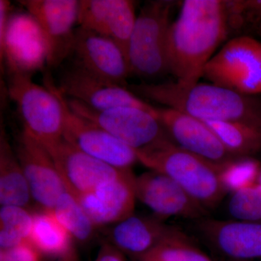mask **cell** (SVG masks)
Instances as JSON below:
<instances>
[{
  "instance_id": "7c38bea8",
  "label": "cell",
  "mask_w": 261,
  "mask_h": 261,
  "mask_svg": "<svg viewBox=\"0 0 261 261\" xmlns=\"http://www.w3.org/2000/svg\"><path fill=\"white\" fill-rule=\"evenodd\" d=\"M135 190L137 200L163 221L170 217L195 221L207 217L208 214V211L176 181L161 173L150 171L136 176Z\"/></svg>"
},
{
  "instance_id": "d6986e66",
  "label": "cell",
  "mask_w": 261,
  "mask_h": 261,
  "mask_svg": "<svg viewBox=\"0 0 261 261\" xmlns=\"http://www.w3.org/2000/svg\"><path fill=\"white\" fill-rule=\"evenodd\" d=\"M184 232L155 216L134 214L115 224L108 233L110 243L132 258L140 256L168 239Z\"/></svg>"
},
{
  "instance_id": "e0dca14e",
  "label": "cell",
  "mask_w": 261,
  "mask_h": 261,
  "mask_svg": "<svg viewBox=\"0 0 261 261\" xmlns=\"http://www.w3.org/2000/svg\"><path fill=\"white\" fill-rule=\"evenodd\" d=\"M137 16L135 2L130 0L80 1V28L112 39L126 57Z\"/></svg>"
},
{
  "instance_id": "7a4b0ae2",
  "label": "cell",
  "mask_w": 261,
  "mask_h": 261,
  "mask_svg": "<svg viewBox=\"0 0 261 261\" xmlns=\"http://www.w3.org/2000/svg\"><path fill=\"white\" fill-rule=\"evenodd\" d=\"M136 95L177 110L202 121L232 122L261 136V99L213 84L184 86L176 82L130 85Z\"/></svg>"
},
{
  "instance_id": "8fae6325",
  "label": "cell",
  "mask_w": 261,
  "mask_h": 261,
  "mask_svg": "<svg viewBox=\"0 0 261 261\" xmlns=\"http://www.w3.org/2000/svg\"><path fill=\"white\" fill-rule=\"evenodd\" d=\"M65 97V96H64ZM63 139L84 153L122 169L139 162L137 151L70 109L64 99Z\"/></svg>"
},
{
  "instance_id": "ba28073f",
  "label": "cell",
  "mask_w": 261,
  "mask_h": 261,
  "mask_svg": "<svg viewBox=\"0 0 261 261\" xmlns=\"http://www.w3.org/2000/svg\"><path fill=\"white\" fill-rule=\"evenodd\" d=\"M20 3L40 29L48 64L57 66L71 51L74 25L78 23L80 1L24 0Z\"/></svg>"
},
{
  "instance_id": "484cf974",
  "label": "cell",
  "mask_w": 261,
  "mask_h": 261,
  "mask_svg": "<svg viewBox=\"0 0 261 261\" xmlns=\"http://www.w3.org/2000/svg\"><path fill=\"white\" fill-rule=\"evenodd\" d=\"M260 170L253 158H237L220 165V178L227 193L233 194L257 183Z\"/></svg>"
},
{
  "instance_id": "5b68a950",
  "label": "cell",
  "mask_w": 261,
  "mask_h": 261,
  "mask_svg": "<svg viewBox=\"0 0 261 261\" xmlns=\"http://www.w3.org/2000/svg\"><path fill=\"white\" fill-rule=\"evenodd\" d=\"M175 2H147L136 19L128 44L130 74L153 78L168 73L166 47Z\"/></svg>"
},
{
  "instance_id": "8992f818",
  "label": "cell",
  "mask_w": 261,
  "mask_h": 261,
  "mask_svg": "<svg viewBox=\"0 0 261 261\" xmlns=\"http://www.w3.org/2000/svg\"><path fill=\"white\" fill-rule=\"evenodd\" d=\"M203 77L240 93L261 94V42L248 36L230 39L206 65Z\"/></svg>"
},
{
  "instance_id": "2e32d148",
  "label": "cell",
  "mask_w": 261,
  "mask_h": 261,
  "mask_svg": "<svg viewBox=\"0 0 261 261\" xmlns=\"http://www.w3.org/2000/svg\"><path fill=\"white\" fill-rule=\"evenodd\" d=\"M155 113L168 137L181 148L216 164L237 159L205 122L172 108L155 107Z\"/></svg>"
},
{
  "instance_id": "ac0fdd59",
  "label": "cell",
  "mask_w": 261,
  "mask_h": 261,
  "mask_svg": "<svg viewBox=\"0 0 261 261\" xmlns=\"http://www.w3.org/2000/svg\"><path fill=\"white\" fill-rule=\"evenodd\" d=\"M135 177L128 170L114 181L76 197L96 227L118 224L135 214Z\"/></svg>"
},
{
  "instance_id": "d4e9b609",
  "label": "cell",
  "mask_w": 261,
  "mask_h": 261,
  "mask_svg": "<svg viewBox=\"0 0 261 261\" xmlns=\"http://www.w3.org/2000/svg\"><path fill=\"white\" fill-rule=\"evenodd\" d=\"M136 261H214L195 246L185 232L168 239L152 250L134 258Z\"/></svg>"
},
{
  "instance_id": "30bf717a",
  "label": "cell",
  "mask_w": 261,
  "mask_h": 261,
  "mask_svg": "<svg viewBox=\"0 0 261 261\" xmlns=\"http://www.w3.org/2000/svg\"><path fill=\"white\" fill-rule=\"evenodd\" d=\"M14 149L28 181L33 200L42 210L53 211L66 189L50 154L25 130L18 135Z\"/></svg>"
},
{
  "instance_id": "4dcf8cb0",
  "label": "cell",
  "mask_w": 261,
  "mask_h": 261,
  "mask_svg": "<svg viewBox=\"0 0 261 261\" xmlns=\"http://www.w3.org/2000/svg\"><path fill=\"white\" fill-rule=\"evenodd\" d=\"M61 261H79L78 255L74 246L72 247L69 251L61 257Z\"/></svg>"
},
{
  "instance_id": "44dd1931",
  "label": "cell",
  "mask_w": 261,
  "mask_h": 261,
  "mask_svg": "<svg viewBox=\"0 0 261 261\" xmlns=\"http://www.w3.org/2000/svg\"><path fill=\"white\" fill-rule=\"evenodd\" d=\"M73 238L58 221L53 211L34 213L29 242L42 255L61 258L69 251Z\"/></svg>"
},
{
  "instance_id": "d6a6232c",
  "label": "cell",
  "mask_w": 261,
  "mask_h": 261,
  "mask_svg": "<svg viewBox=\"0 0 261 261\" xmlns=\"http://www.w3.org/2000/svg\"><path fill=\"white\" fill-rule=\"evenodd\" d=\"M136 261V260H135Z\"/></svg>"
},
{
  "instance_id": "f546056e",
  "label": "cell",
  "mask_w": 261,
  "mask_h": 261,
  "mask_svg": "<svg viewBox=\"0 0 261 261\" xmlns=\"http://www.w3.org/2000/svg\"><path fill=\"white\" fill-rule=\"evenodd\" d=\"M94 261H126L124 253L112 244H105L101 247Z\"/></svg>"
},
{
  "instance_id": "6da1fadb",
  "label": "cell",
  "mask_w": 261,
  "mask_h": 261,
  "mask_svg": "<svg viewBox=\"0 0 261 261\" xmlns=\"http://www.w3.org/2000/svg\"><path fill=\"white\" fill-rule=\"evenodd\" d=\"M228 33L223 0H186L168 30V73L184 86L199 83L215 51Z\"/></svg>"
},
{
  "instance_id": "5bb4252c",
  "label": "cell",
  "mask_w": 261,
  "mask_h": 261,
  "mask_svg": "<svg viewBox=\"0 0 261 261\" xmlns=\"http://www.w3.org/2000/svg\"><path fill=\"white\" fill-rule=\"evenodd\" d=\"M70 54L75 66L98 78L125 87L130 75L124 51L112 39L79 27L75 29Z\"/></svg>"
},
{
  "instance_id": "9c48e42d",
  "label": "cell",
  "mask_w": 261,
  "mask_h": 261,
  "mask_svg": "<svg viewBox=\"0 0 261 261\" xmlns=\"http://www.w3.org/2000/svg\"><path fill=\"white\" fill-rule=\"evenodd\" d=\"M47 149L66 189L75 197L121 177L130 169H122L84 153L62 139Z\"/></svg>"
},
{
  "instance_id": "603a6c76",
  "label": "cell",
  "mask_w": 261,
  "mask_h": 261,
  "mask_svg": "<svg viewBox=\"0 0 261 261\" xmlns=\"http://www.w3.org/2000/svg\"><path fill=\"white\" fill-rule=\"evenodd\" d=\"M53 212L74 240L86 243L93 237L95 225L78 199L69 192L66 190L59 197Z\"/></svg>"
},
{
  "instance_id": "cb8c5ba5",
  "label": "cell",
  "mask_w": 261,
  "mask_h": 261,
  "mask_svg": "<svg viewBox=\"0 0 261 261\" xmlns=\"http://www.w3.org/2000/svg\"><path fill=\"white\" fill-rule=\"evenodd\" d=\"M34 214L25 207L2 206L0 209V249H9L29 242Z\"/></svg>"
},
{
  "instance_id": "52a82bcc",
  "label": "cell",
  "mask_w": 261,
  "mask_h": 261,
  "mask_svg": "<svg viewBox=\"0 0 261 261\" xmlns=\"http://www.w3.org/2000/svg\"><path fill=\"white\" fill-rule=\"evenodd\" d=\"M66 101L73 112L101 127L135 150L171 140L158 118L155 107L154 111L135 107L99 111L69 98H66Z\"/></svg>"
},
{
  "instance_id": "4fadbf2b",
  "label": "cell",
  "mask_w": 261,
  "mask_h": 261,
  "mask_svg": "<svg viewBox=\"0 0 261 261\" xmlns=\"http://www.w3.org/2000/svg\"><path fill=\"white\" fill-rule=\"evenodd\" d=\"M58 88L65 97L68 96L69 99L99 111L135 107L154 111L155 107L146 102L130 89L98 78L75 65L63 73Z\"/></svg>"
},
{
  "instance_id": "277c9868",
  "label": "cell",
  "mask_w": 261,
  "mask_h": 261,
  "mask_svg": "<svg viewBox=\"0 0 261 261\" xmlns=\"http://www.w3.org/2000/svg\"><path fill=\"white\" fill-rule=\"evenodd\" d=\"M8 93L16 105L24 129L46 148L63 139L65 97L48 81L36 84L27 73L15 72L8 82Z\"/></svg>"
},
{
  "instance_id": "1f68e13d",
  "label": "cell",
  "mask_w": 261,
  "mask_h": 261,
  "mask_svg": "<svg viewBox=\"0 0 261 261\" xmlns=\"http://www.w3.org/2000/svg\"><path fill=\"white\" fill-rule=\"evenodd\" d=\"M257 183L261 184V170L260 174H259L258 178H257Z\"/></svg>"
},
{
  "instance_id": "4316f807",
  "label": "cell",
  "mask_w": 261,
  "mask_h": 261,
  "mask_svg": "<svg viewBox=\"0 0 261 261\" xmlns=\"http://www.w3.org/2000/svg\"><path fill=\"white\" fill-rule=\"evenodd\" d=\"M227 211L231 219L261 223V184L231 194Z\"/></svg>"
},
{
  "instance_id": "3957f363",
  "label": "cell",
  "mask_w": 261,
  "mask_h": 261,
  "mask_svg": "<svg viewBox=\"0 0 261 261\" xmlns=\"http://www.w3.org/2000/svg\"><path fill=\"white\" fill-rule=\"evenodd\" d=\"M137 151L139 163L166 175L206 210H214L227 192L220 178V165L175 145L171 140Z\"/></svg>"
},
{
  "instance_id": "9a60e30c",
  "label": "cell",
  "mask_w": 261,
  "mask_h": 261,
  "mask_svg": "<svg viewBox=\"0 0 261 261\" xmlns=\"http://www.w3.org/2000/svg\"><path fill=\"white\" fill-rule=\"evenodd\" d=\"M195 221L199 236L230 261L261 258V223L207 217Z\"/></svg>"
},
{
  "instance_id": "83f0119b",
  "label": "cell",
  "mask_w": 261,
  "mask_h": 261,
  "mask_svg": "<svg viewBox=\"0 0 261 261\" xmlns=\"http://www.w3.org/2000/svg\"><path fill=\"white\" fill-rule=\"evenodd\" d=\"M40 253L30 242L0 250V261H41Z\"/></svg>"
},
{
  "instance_id": "f1b7e54d",
  "label": "cell",
  "mask_w": 261,
  "mask_h": 261,
  "mask_svg": "<svg viewBox=\"0 0 261 261\" xmlns=\"http://www.w3.org/2000/svg\"><path fill=\"white\" fill-rule=\"evenodd\" d=\"M9 9V2L7 0H0V57H1V61H3L5 51H6Z\"/></svg>"
},
{
  "instance_id": "ffe728a7",
  "label": "cell",
  "mask_w": 261,
  "mask_h": 261,
  "mask_svg": "<svg viewBox=\"0 0 261 261\" xmlns=\"http://www.w3.org/2000/svg\"><path fill=\"white\" fill-rule=\"evenodd\" d=\"M33 200L25 178L15 149L10 145L5 130L0 136V203L1 206L25 207Z\"/></svg>"
},
{
  "instance_id": "7402d4cb",
  "label": "cell",
  "mask_w": 261,
  "mask_h": 261,
  "mask_svg": "<svg viewBox=\"0 0 261 261\" xmlns=\"http://www.w3.org/2000/svg\"><path fill=\"white\" fill-rule=\"evenodd\" d=\"M203 122L234 157L253 158L261 152V136L250 127L232 122Z\"/></svg>"
}]
</instances>
